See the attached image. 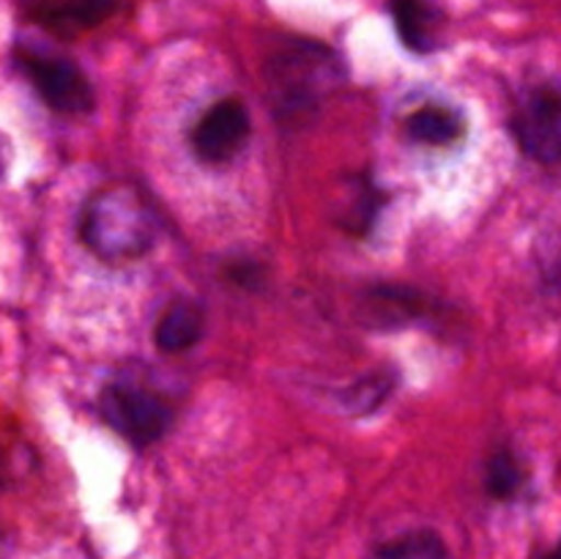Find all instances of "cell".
I'll list each match as a JSON object with an SVG mask.
<instances>
[{
  "label": "cell",
  "instance_id": "obj_1",
  "mask_svg": "<svg viewBox=\"0 0 561 559\" xmlns=\"http://www.w3.org/2000/svg\"><path fill=\"white\" fill-rule=\"evenodd\" d=\"M88 250L104 261L140 258L157 241V217L140 192L110 186L85 203L80 225Z\"/></svg>",
  "mask_w": 561,
  "mask_h": 559
},
{
  "label": "cell",
  "instance_id": "obj_2",
  "mask_svg": "<svg viewBox=\"0 0 561 559\" xmlns=\"http://www.w3.org/2000/svg\"><path fill=\"white\" fill-rule=\"evenodd\" d=\"M14 55L20 71L49 107L66 115H80L93 107L91 80L75 60L33 47H16Z\"/></svg>",
  "mask_w": 561,
  "mask_h": 559
},
{
  "label": "cell",
  "instance_id": "obj_3",
  "mask_svg": "<svg viewBox=\"0 0 561 559\" xmlns=\"http://www.w3.org/2000/svg\"><path fill=\"white\" fill-rule=\"evenodd\" d=\"M99 411L113 431L129 438L135 447L159 442L173 425V409L157 395L131 384H110L99 395Z\"/></svg>",
  "mask_w": 561,
  "mask_h": 559
},
{
  "label": "cell",
  "instance_id": "obj_4",
  "mask_svg": "<svg viewBox=\"0 0 561 559\" xmlns=\"http://www.w3.org/2000/svg\"><path fill=\"white\" fill-rule=\"evenodd\" d=\"M513 135L520 151L540 164L561 162V91L553 85L531 88L515 107Z\"/></svg>",
  "mask_w": 561,
  "mask_h": 559
},
{
  "label": "cell",
  "instance_id": "obj_5",
  "mask_svg": "<svg viewBox=\"0 0 561 559\" xmlns=\"http://www.w3.org/2000/svg\"><path fill=\"white\" fill-rule=\"evenodd\" d=\"M332 53L321 44L296 42L288 44L272 64V80L279 99L288 107L305 110L316 104V93L321 91V80L332 77Z\"/></svg>",
  "mask_w": 561,
  "mask_h": 559
},
{
  "label": "cell",
  "instance_id": "obj_6",
  "mask_svg": "<svg viewBox=\"0 0 561 559\" xmlns=\"http://www.w3.org/2000/svg\"><path fill=\"white\" fill-rule=\"evenodd\" d=\"M250 110L241 99H222L192 129V148L203 162H225L250 137Z\"/></svg>",
  "mask_w": 561,
  "mask_h": 559
},
{
  "label": "cell",
  "instance_id": "obj_7",
  "mask_svg": "<svg viewBox=\"0 0 561 559\" xmlns=\"http://www.w3.org/2000/svg\"><path fill=\"white\" fill-rule=\"evenodd\" d=\"M121 0H33L27 16L58 36H77L107 22Z\"/></svg>",
  "mask_w": 561,
  "mask_h": 559
},
{
  "label": "cell",
  "instance_id": "obj_8",
  "mask_svg": "<svg viewBox=\"0 0 561 559\" xmlns=\"http://www.w3.org/2000/svg\"><path fill=\"white\" fill-rule=\"evenodd\" d=\"M398 38L411 53H433L438 47V25L442 14L431 0H389Z\"/></svg>",
  "mask_w": 561,
  "mask_h": 559
},
{
  "label": "cell",
  "instance_id": "obj_9",
  "mask_svg": "<svg viewBox=\"0 0 561 559\" xmlns=\"http://www.w3.org/2000/svg\"><path fill=\"white\" fill-rule=\"evenodd\" d=\"M203 334V310L195 301H175L164 310V316L157 323V345L168 354L192 349Z\"/></svg>",
  "mask_w": 561,
  "mask_h": 559
},
{
  "label": "cell",
  "instance_id": "obj_10",
  "mask_svg": "<svg viewBox=\"0 0 561 559\" xmlns=\"http://www.w3.org/2000/svg\"><path fill=\"white\" fill-rule=\"evenodd\" d=\"M409 135L425 146H453L463 135V121L455 110L427 104L409 115Z\"/></svg>",
  "mask_w": 561,
  "mask_h": 559
},
{
  "label": "cell",
  "instance_id": "obj_11",
  "mask_svg": "<svg viewBox=\"0 0 561 559\" xmlns=\"http://www.w3.org/2000/svg\"><path fill=\"white\" fill-rule=\"evenodd\" d=\"M373 559H449V551L436 532L416 529L378 546Z\"/></svg>",
  "mask_w": 561,
  "mask_h": 559
},
{
  "label": "cell",
  "instance_id": "obj_12",
  "mask_svg": "<svg viewBox=\"0 0 561 559\" xmlns=\"http://www.w3.org/2000/svg\"><path fill=\"white\" fill-rule=\"evenodd\" d=\"M351 195L348 201L340 206V214H343V228L351 230V233H367L378 214V203H381V195H378L376 186L367 179H351Z\"/></svg>",
  "mask_w": 561,
  "mask_h": 559
},
{
  "label": "cell",
  "instance_id": "obj_13",
  "mask_svg": "<svg viewBox=\"0 0 561 559\" xmlns=\"http://www.w3.org/2000/svg\"><path fill=\"white\" fill-rule=\"evenodd\" d=\"M394 389V373L392 370H376L367 373L365 378H359L356 384H351L345 389V409L354 411V414H370L376 411L383 400L392 395Z\"/></svg>",
  "mask_w": 561,
  "mask_h": 559
},
{
  "label": "cell",
  "instance_id": "obj_14",
  "mask_svg": "<svg viewBox=\"0 0 561 559\" xmlns=\"http://www.w3.org/2000/svg\"><path fill=\"white\" fill-rule=\"evenodd\" d=\"M485 486L491 497L496 499L515 497L518 488L524 486V469H520L518 458L510 449H499V453L491 455L485 466Z\"/></svg>",
  "mask_w": 561,
  "mask_h": 559
},
{
  "label": "cell",
  "instance_id": "obj_15",
  "mask_svg": "<svg viewBox=\"0 0 561 559\" xmlns=\"http://www.w3.org/2000/svg\"><path fill=\"white\" fill-rule=\"evenodd\" d=\"M542 559H561V543H559L557 548H553V551H548Z\"/></svg>",
  "mask_w": 561,
  "mask_h": 559
}]
</instances>
